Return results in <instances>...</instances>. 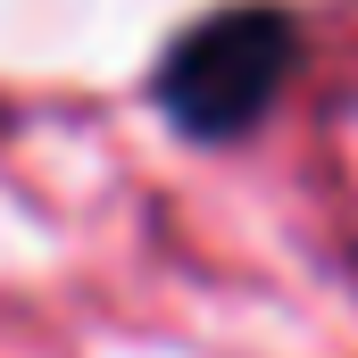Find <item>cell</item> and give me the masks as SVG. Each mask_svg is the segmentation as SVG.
Returning <instances> with one entry per match:
<instances>
[{
    "label": "cell",
    "mask_w": 358,
    "mask_h": 358,
    "mask_svg": "<svg viewBox=\"0 0 358 358\" xmlns=\"http://www.w3.org/2000/svg\"><path fill=\"white\" fill-rule=\"evenodd\" d=\"M292 59H300V34H292L283 8H225V17L192 25L176 50H167L159 100H167V117H176L183 134L225 142V134L259 125L275 108Z\"/></svg>",
    "instance_id": "cell-1"
}]
</instances>
